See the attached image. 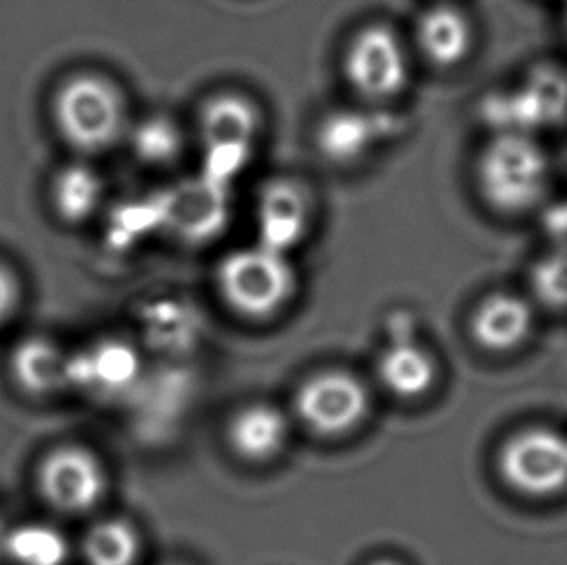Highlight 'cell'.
Masks as SVG:
<instances>
[{"mask_svg":"<svg viewBox=\"0 0 567 565\" xmlns=\"http://www.w3.org/2000/svg\"><path fill=\"white\" fill-rule=\"evenodd\" d=\"M436 376L432 355L409 336L393 337L378 360L380 382L401 399L421 398L434 386Z\"/></svg>","mask_w":567,"mask_h":565,"instance_id":"obj_17","label":"cell"},{"mask_svg":"<svg viewBox=\"0 0 567 565\" xmlns=\"http://www.w3.org/2000/svg\"><path fill=\"white\" fill-rule=\"evenodd\" d=\"M260 109L240 93H217L199 111L202 175L233 184L254 155L260 138Z\"/></svg>","mask_w":567,"mask_h":565,"instance_id":"obj_4","label":"cell"},{"mask_svg":"<svg viewBox=\"0 0 567 565\" xmlns=\"http://www.w3.org/2000/svg\"><path fill=\"white\" fill-rule=\"evenodd\" d=\"M369 391L353 374L328 370L300 386L295 409L305 427L318 435H343L369 413Z\"/></svg>","mask_w":567,"mask_h":565,"instance_id":"obj_8","label":"cell"},{"mask_svg":"<svg viewBox=\"0 0 567 565\" xmlns=\"http://www.w3.org/2000/svg\"><path fill=\"white\" fill-rule=\"evenodd\" d=\"M229 191L230 184L199 175L167 194L163 199V219L188 243L209 240L227 225Z\"/></svg>","mask_w":567,"mask_h":565,"instance_id":"obj_9","label":"cell"},{"mask_svg":"<svg viewBox=\"0 0 567 565\" xmlns=\"http://www.w3.org/2000/svg\"><path fill=\"white\" fill-rule=\"evenodd\" d=\"M523 116H529L535 124L554 123L567 109V80L554 70H538L533 74L522 95H517Z\"/></svg>","mask_w":567,"mask_h":565,"instance_id":"obj_22","label":"cell"},{"mask_svg":"<svg viewBox=\"0 0 567 565\" xmlns=\"http://www.w3.org/2000/svg\"><path fill=\"white\" fill-rule=\"evenodd\" d=\"M8 527L0 521V562H4V552H7Z\"/></svg>","mask_w":567,"mask_h":565,"instance_id":"obj_24","label":"cell"},{"mask_svg":"<svg viewBox=\"0 0 567 565\" xmlns=\"http://www.w3.org/2000/svg\"><path fill=\"white\" fill-rule=\"evenodd\" d=\"M372 565H399V564H395V562H388V559H383V562H377V564H372Z\"/></svg>","mask_w":567,"mask_h":565,"instance_id":"obj_25","label":"cell"},{"mask_svg":"<svg viewBox=\"0 0 567 565\" xmlns=\"http://www.w3.org/2000/svg\"><path fill=\"white\" fill-rule=\"evenodd\" d=\"M23 300V281L14 266L0 258V329L14 318Z\"/></svg>","mask_w":567,"mask_h":565,"instance_id":"obj_23","label":"cell"},{"mask_svg":"<svg viewBox=\"0 0 567 565\" xmlns=\"http://www.w3.org/2000/svg\"><path fill=\"white\" fill-rule=\"evenodd\" d=\"M548 178L545 150L523 132H502L486 144L476 163L478 191L502 214H523L537 206Z\"/></svg>","mask_w":567,"mask_h":565,"instance_id":"obj_2","label":"cell"},{"mask_svg":"<svg viewBox=\"0 0 567 565\" xmlns=\"http://www.w3.org/2000/svg\"><path fill=\"white\" fill-rule=\"evenodd\" d=\"M107 183L92 160L72 155L53 171L47 184V204L62 227H84L100 215Z\"/></svg>","mask_w":567,"mask_h":565,"instance_id":"obj_11","label":"cell"},{"mask_svg":"<svg viewBox=\"0 0 567 565\" xmlns=\"http://www.w3.org/2000/svg\"><path fill=\"white\" fill-rule=\"evenodd\" d=\"M498 473L507 489L527 500H554L567 492V432L533 424L502 443Z\"/></svg>","mask_w":567,"mask_h":565,"instance_id":"obj_5","label":"cell"},{"mask_svg":"<svg viewBox=\"0 0 567 565\" xmlns=\"http://www.w3.org/2000/svg\"><path fill=\"white\" fill-rule=\"evenodd\" d=\"M388 123L362 111L330 113L318 129V145L331 161L353 163L388 136Z\"/></svg>","mask_w":567,"mask_h":565,"instance_id":"obj_18","label":"cell"},{"mask_svg":"<svg viewBox=\"0 0 567 565\" xmlns=\"http://www.w3.org/2000/svg\"><path fill=\"white\" fill-rule=\"evenodd\" d=\"M87 565H134L140 554L138 531L128 521L105 520L85 533Z\"/></svg>","mask_w":567,"mask_h":565,"instance_id":"obj_21","label":"cell"},{"mask_svg":"<svg viewBox=\"0 0 567 565\" xmlns=\"http://www.w3.org/2000/svg\"><path fill=\"white\" fill-rule=\"evenodd\" d=\"M70 543L61 528L43 521L8 527L4 562L12 565H66Z\"/></svg>","mask_w":567,"mask_h":565,"instance_id":"obj_19","label":"cell"},{"mask_svg":"<svg viewBox=\"0 0 567 565\" xmlns=\"http://www.w3.org/2000/svg\"><path fill=\"white\" fill-rule=\"evenodd\" d=\"M217 287L235 312L266 320L291 302L299 279L291 254L254 243L223 258L217 268Z\"/></svg>","mask_w":567,"mask_h":565,"instance_id":"obj_3","label":"cell"},{"mask_svg":"<svg viewBox=\"0 0 567 565\" xmlns=\"http://www.w3.org/2000/svg\"><path fill=\"white\" fill-rule=\"evenodd\" d=\"M56 138L76 157L93 160L126 138L128 101L115 78L100 70H74L59 80L49 100Z\"/></svg>","mask_w":567,"mask_h":565,"instance_id":"obj_1","label":"cell"},{"mask_svg":"<svg viewBox=\"0 0 567 565\" xmlns=\"http://www.w3.org/2000/svg\"><path fill=\"white\" fill-rule=\"evenodd\" d=\"M10 370L14 382L33 398H47L69 388V355L49 337H25L16 345Z\"/></svg>","mask_w":567,"mask_h":565,"instance_id":"obj_15","label":"cell"},{"mask_svg":"<svg viewBox=\"0 0 567 565\" xmlns=\"http://www.w3.org/2000/svg\"><path fill=\"white\" fill-rule=\"evenodd\" d=\"M414 35L422 56L437 69L461 64L475 43V30L468 16L452 4H437L422 12Z\"/></svg>","mask_w":567,"mask_h":565,"instance_id":"obj_13","label":"cell"},{"mask_svg":"<svg viewBox=\"0 0 567 565\" xmlns=\"http://www.w3.org/2000/svg\"><path fill=\"white\" fill-rule=\"evenodd\" d=\"M312 222V202L291 178L264 184L256 202V243L291 254L305 240Z\"/></svg>","mask_w":567,"mask_h":565,"instance_id":"obj_10","label":"cell"},{"mask_svg":"<svg viewBox=\"0 0 567 565\" xmlns=\"http://www.w3.org/2000/svg\"><path fill=\"white\" fill-rule=\"evenodd\" d=\"M138 372V355L116 339L100 341L69 355V388L111 393L132 382Z\"/></svg>","mask_w":567,"mask_h":565,"instance_id":"obj_14","label":"cell"},{"mask_svg":"<svg viewBox=\"0 0 567 565\" xmlns=\"http://www.w3.org/2000/svg\"><path fill=\"white\" fill-rule=\"evenodd\" d=\"M126 140L134 157L147 167H167L183 155L185 134L173 119L152 115L128 126Z\"/></svg>","mask_w":567,"mask_h":565,"instance_id":"obj_20","label":"cell"},{"mask_svg":"<svg viewBox=\"0 0 567 565\" xmlns=\"http://www.w3.org/2000/svg\"><path fill=\"white\" fill-rule=\"evenodd\" d=\"M535 312L525 298L514 292H492L476 305L471 316V336L486 351L514 352L529 341Z\"/></svg>","mask_w":567,"mask_h":565,"instance_id":"obj_12","label":"cell"},{"mask_svg":"<svg viewBox=\"0 0 567 565\" xmlns=\"http://www.w3.org/2000/svg\"><path fill=\"white\" fill-rule=\"evenodd\" d=\"M38 489L56 512L80 515L92 512L103 500L107 474L92 451L80 445H62L41 461Z\"/></svg>","mask_w":567,"mask_h":565,"instance_id":"obj_7","label":"cell"},{"mask_svg":"<svg viewBox=\"0 0 567 565\" xmlns=\"http://www.w3.org/2000/svg\"><path fill=\"white\" fill-rule=\"evenodd\" d=\"M347 82L364 100L388 101L405 92L411 62L405 45L385 23H370L354 33L347 45Z\"/></svg>","mask_w":567,"mask_h":565,"instance_id":"obj_6","label":"cell"},{"mask_svg":"<svg viewBox=\"0 0 567 565\" xmlns=\"http://www.w3.org/2000/svg\"><path fill=\"white\" fill-rule=\"evenodd\" d=\"M229 442L240 458L264 463L277 458L289 442V421L277 407L254 403L230 421Z\"/></svg>","mask_w":567,"mask_h":565,"instance_id":"obj_16","label":"cell"}]
</instances>
